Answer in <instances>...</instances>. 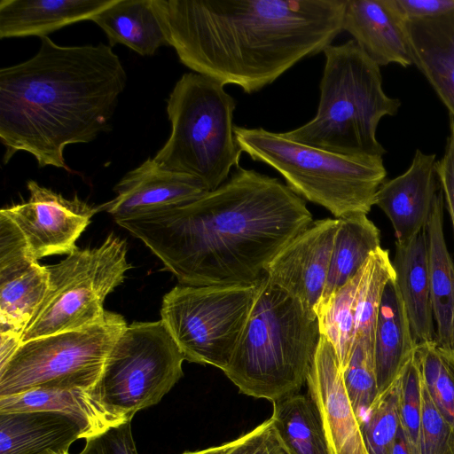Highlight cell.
Returning a JSON list of instances; mask_svg holds the SVG:
<instances>
[{
  "instance_id": "obj_1",
  "label": "cell",
  "mask_w": 454,
  "mask_h": 454,
  "mask_svg": "<svg viewBox=\"0 0 454 454\" xmlns=\"http://www.w3.org/2000/svg\"><path fill=\"white\" fill-rule=\"evenodd\" d=\"M313 222L305 200L279 179L240 166L199 199L116 221L181 285H253Z\"/></svg>"
},
{
  "instance_id": "obj_2",
  "label": "cell",
  "mask_w": 454,
  "mask_h": 454,
  "mask_svg": "<svg viewBox=\"0 0 454 454\" xmlns=\"http://www.w3.org/2000/svg\"><path fill=\"white\" fill-rule=\"evenodd\" d=\"M347 0H153L180 62L223 85L261 90L343 31Z\"/></svg>"
},
{
  "instance_id": "obj_3",
  "label": "cell",
  "mask_w": 454,
  "mask_h": 454,
  "mask_svg": "<svg viewBox=\"0 0 454 454\" xmlns=\"http://www.w3.org/2000/svg\"><path fill=\"white\" fill-rule=\"evenodd\" d=\"M40 41L31 59L0 70L3 162L27 152L39 168L70 171L65 148L92 142L110 129L127 74L110 45Z\"/></svg>"
},
{
  "instance_id": "obj_4",
  "label": "cell",
  "mask_w": 454,
  "mask_h": 454,
  "mask_svg": "<svg viewBox=\"0 0 454 454\" xmlns=\"http://www.w3.org/2000/svg\"><path fill=\"white\" fill-rule=\"evenodd\" d=\"M320 337L317 315L265 277L223 372L241 394L278 401L307 382Z\"/></svg>"
},
{
  "instance_id": "obj_5",
  "label": "cell",
  "mask_w": 454,
  "mask_h": 454,
  "mask_svg": "<svg viewBox=\"0 0 454 454\" xmlns=\"http://www.w3.org/2000/svg\"><path fill=\"white\" fill-rule=\"evenodd\" d=\"M323 52L317 114L285 137L343 155L383 157L377 128L381 118L397 114L400 100L384 92L380 66L355 40L331 44Z\"/></svg>"
},
{
  "instance_id": "obj_6",
  "label": "cell",
  "mask_w": 454,
  "mask_h": 454,
  "mask_svg": "<svg viewBox=\"0 0 454 454\" xmlns=\"http://www.w3.org/2000/svg\"><path fill=\"white\" fill-rule=\"evenodd\" d=\"M234 133L242 152L272 167L297 195L325 207L335 218L367 215L385 182L382 157L343 155L262 128L235 126Z\"/></svg>"
},
{
  "instance_id": "obj_7",
  "label": "cell",
  "mask_w": 454,
  "mask_h": 454,
  "mask_svg": "<svg viewBox=\"0 0 454 454\" xmlns=\"http://www.w3.org/2000/svg\"><path fill=\"white\" fill-rule=\"evenodd\" d=\"M235 108L234 98L216 80L195 72L183 74L167 100L169 137L153 160L198 178L208 192L216 189L239 167Z\"/></svg>"
},
{
  "instance_id": "obj_8",
  "label": "cell",
  "mask_w": 454,
  "mask_h": 454,
  "mask_svg": "<svg viewBox=\"0 0 454 454\" xmlns=\"http://www.w3.org/2000/svg\"><path fill=\"white\" fill-rule=\"evenodd\" d=\"M184 356L162 320L127 325L90 393L114 416L131 421L157 404L183 377Z\"/></svg>"
},
{
  "instance_id": "obj_9",
  "label": "cell",
  "mask_w": 454,
  "mask_h": 454,
  "mask_svg": "<svg viewBox=\"0 0 454 454\" xmlns=\"http://www.w3.org/2000/svg\"><path fill=\"white\" fill-rule=\"evenodd\" d=\"M130 267L126 241L114 233L96 247H77L63 261L47 266L49 290L21 343L102 322L105 299L123 282Z\"/></svg>"
},
{
  "instance_id": "obj_10",
  "label": "cell",
  "mask_w": 454,
  "mask_h": 454,
  "mask_svg": "<svg viewBox=\"0 0 454 454\" xmlns=\"http://www.w3.org/2000/svg\"><path fill=\"white\" fill-rule=\"evenodd\" d=\"M127 325L121 315L106 311L91 326L22 342L0 367V396L38 387L92 389Z\"/></svg>"
},
{
  "instance_id": "obj_11",
  "label": "cell",
  "mask_w": 454,
  "mask_h": 454,
  "mask_svg": "<svg viewBox=\"0 0 454 454\" xmlns=\"http://www.w3.org/2000/svg\"><path fill=\"white\" fill-rule=\"evenodd\" d=\"M262 281L253 285L202 286L180 284L164 295L160 319L185 360L222 371L227 367Z\"/></svg>"
},
{
  "instance_id": "obj_12",
  "label": "cell",
  "mask_w": 454,
  "mask_h": 454,
  "mask_svg": "<svg viewBox=\"0 0 454 454\" xmlns=\"http://www.w3.org/2000/svg\"><path fill=\"white\" fill-rule=\"evenodd\" d=\"M27 201L4 207L0 213L12 220L22 232L35 256L41 259L53 254H69L77 247L76 240L98 213L76 195L66 199L35 181L27 184Z\"/></svg>"
},
{
  "instance_id": "obj_13",
  "label": "cell",
  "mask_w": 454,
  "mask_h": 454,
  "mask_svg": "<svg viewBox=\"0 0 454 454\" xmlns=\"http://www.w3.org/2000/svg\"><path fill=\"white\" fill-rule=\"evenodd\" d=\"M48 290L47 266L38 263L20 229L0 213V333L21 339Z\"/></svg>"
},
{
  "instance_id": "obj_14",
  "label": "cell",
  "mask_w": 454,
  "mask_h": 454,
  "mask_svg": "<svg viewBox=\"0 0 454 454\" xmlns=\"http://www.w3.org/2000/svg\"><path fill=\"white\" fill-rule=\"evenodd\" d=\"M338 226V218L313 221L266 268L265 277L270 283L315 314L325 290Z\"/></svg>"
},
{
  "instance_id": "obj_15",
  "label": "cell",
  "mask_w": 454,
  "mask_h": 454,
  "mask_svg": "<svg viewBox=\"0 0 454 454\" xmlns=\"http://www.w3.org/2000/svg\"><path fill=\"white\" fill-rule=\"evenodd\" d=\"M307 385L323 425L330 454H369L344 385L333 345L321 335Z\"/></svg>"
},
{
  "instance_id": "obj_16",
  "label": "cell",
  "mask_w": 454,
  "mask_h": 454,
  "mask_svg": "<svg viewBox=\"0 0 454 454\" xmlns=\"http://www.w3.org/2000/svg\"><path fill=\"white\" fill-rule=\"evenodd\" d=\"M114 191L116 197L97 210L107 212L115 222L182 206L208 192L198 178L168 170L153 158L129 171Z\"/></svg>"
},
{
  "instance_id": "obj_17",
  "label": "cell",
  "mask_w": 454,
  "mask_h": 454,
  "mask_svg": "<svg viewBox=\"0 0 454 454\" xmlns=\"http://www.w3.org/2000/svg\"><path fill=\"white\" fill-rule=\"evenodd\" d=\"M435 163V154L417 149L407 170L379 187L375 205L390 220L395 243L407 242L426 228L441 190Z\"/></svg>"
},
{
  "instance_id": "obj_18",
  "label": "cell",
  "mask_w": 454,
  "mask_h": 454,
  "mask_svg": "<svg viewBox=\"0 0 454 454\" xmlns=\"http://www.w3.org/2000/svg\"><path fill=\"white\" fill-rule=\"evenodd\" d=\"M343 31L380 67L413 65L405 20L393 0H347Z\"/></svg>"
},
{
  "instance_id": "obj_19",
  "label": "cell",
  "mask_w": 454,
  "mask_h": 454,
  "mask_svg": "<svg viewBox=\"0 0 454 454\" xmlns=\"http://www.w3.org/2000/svg\"><path fill=\"white\" fill-rule=\"evenodd\" d=\"M412 63L454 118V11L405 21Z\"/></svg>"
},
{
  "instance_id": "obj_20",
  "label": "cell",
  "mask_w": 454,
  "mask_h": 454,
  "mask_svg": "<svg viewBox=\"0 0 454 454\" xmlns=\"http://www.w3.org/2000/svg\"><path fill=\"white\" fill-rule=\"evenodd\" d=\"M84 435L79 424L46 411L0 412V454H69Z\"/></svg>"
},
{
  "instance_id": "obj_21",
  "label": "cell",
  "mask_w": 454,
  "mask_h": 454,
  "mask_svg": "<svg viewBox=\"0 0 454 454\" xmlns=\"http://www.w3.org/2000/svg\"><path fill=\"white\" fill-rule=\"evenodd\" d=\"M392 263L416 346L436 340L426 228L411 240L395 243Z\"/></svg>"
},
{
  "instance_id": "obj_22",
  "label": "cell",
  "mask_w": 454,
  "mask_h": 454,
  "mask_svg": "<svg viewBox=\"0 0 454 454\" xmlns=\"http://www.w3.org/2000/svg\"><path fill=\"white\" fill-rule=\"evenodd\" d=\"M115 0H1L0 38L47 36L90 20Z\"/></svg>"
},
{
  "instance_id": "obj_23",
  "label": "cell",
  "mask_w": 454,
  "mask_h": 454,
  "mask_svg": "<svg viewBox=\"0 0 454 454\" xmlns=\"http://www.w3.org/2000/svg\"><path fill=\"white\" fill-rule=\"evenodd\" d=\"M415 348L394 277L385 286L375 327L374 365L379 395L398 378L412 357Z\"/></svg>"
},
{
  "instance_id": "obj_24",
  "label": "cell",
  "mask_w": 454,
  "mask_h": 454,
  "mask_svg": "<svg viewBox=\"0 0 454 454\" xmlns=\"http://www.w3.org/2000/svg\"><path fill=\"white\" fill-rule=\"evenodd\" d=\"M28 411H53L73 419L81 427L84 439L125 423L111 414L90 390L38 387L0 396V412Z\"/></svg>"
},
{
  "instance_id": "obj_25",
  "label": "cell",
  "mask_w": 454,
  "mask_h": 454,
  "mask_svg": "<svg viewBox=\"0 0 454 454\" xmlns=\"http://www.w3.org/2000/svg\"><path fill=\"white\" fill-rule=\"evenodd\" d=\"M90 20L105 32L111 47L123 44L141 56H153L168 46L153 0H115Z\"/></svg>"
},
{
  "instance_id": "obj_26",
  "label": "cell",
  "mask_w": 454,
  "mask_h": 454,
  "mask_svg": "<svg viewBox=\"0 0 454 454\" xmlns=\"http://www.w3.org/2000/svg\"><path fill=\"white\" fill-rule=\"evenodd\" d=\"M443 204L444 198L441 189L436 196L426 231L436 341L441 348L450 351L454 305V263L443 233Z\"/></svg>"
},
{
  "instance_id": "obj_27",
  "label": "cell",
  "mask_w": 454,
  "mask_h": 454,
  "mask_svg": "<svg viewBox=\"0 0 454 454\" xmlns=\"http://www.w3.org/2000/svg\"><path fill=\"white\" fill-rule=\"evenodd\" d=\"M338 219L339 226L320 301L355 277L370 255L381 247L380 231L367 215L356 214Z\"/></svg>"
},
{
  "instance_id": "obj_28",
  "label": "cell",
  "mask_w": 454,
  "mask_h": 454,
  "mask_svg": "<svg viewBox=\"0 0 454 454\" xmlns=\"http://www.w3.org/2000/svg\"><path fill=\"white\" fill-rule=\"evenodd\" d=\"M273 426L288 454H330L317 408L294 394L273 402Z\"/></svg>"
},
{
  "instance_id": "obj_29",
  "label": "cell",
  "mask_w": 454,
  "mask_h": 454,
  "mask_svg": "<svg viewBox=\"0 0 454 454\" xmlns=\"http://www.w3.org/2000/svg\"><path fill=\"white\" fill-rule=\"evenodd\" d=\"M364 270V265L355 277L320 301L316 309L321 335L333 345L342 369L355 340L356 295Z\"/></svg>"
},
{
  "instance_id": "obj_30",
  "label": "cell",
  "mask_w": 454,
  "mask_h": 454,
  "mask_svg": "<svg viewBox=\"0 0 454 454\" xmlns=\"http://www.w3.org/2000/svg\"><path fill=\"white\" fill-rule=\"evenodd\" d=\"M414 358L423 386L454 434V356L434 340L417 345Z\"/></svg>"
},
{
  "instance_id": "obj_31",
  "label": "cell",
  "mask_w": 454,
  "mask_h": 454,
  "mask_svg": "<svg viewBox=\"0 0 454 454\" xmlns=\"http://www.w3.org/2000/svg\"><path fill=\"white\" fill-rule=\"evenodd\" d=\"M395 277L389 252L382 247L373 252L364 264L356 302L355 340L374 347L377 317L387 282Z\"/></svg>"
},
{
  "instance_id": "obj_32",
  "label": "cell",
  "mask_w": 454,
  "mask_h": 454,
  "mask_svg": "<svg viewBox=\"0 0 454 454\" xmlns=\"http://www.w3.org/2000/svg\"><path fill=\"white\" fill-rule=\"evenodd\" d=\"M342 375L348 397L361 425L379 395L374 347L364 340L354 341L348 363L342 369Z\"/></svg>"
},
{
  "instance_id": "obj_33",
  "label": "cell",
  "mask_w": 454,
  "mask_h": 454,
  "mask_svg": "<svg viewBox=\"0 0 454 454\" xmlns=\"http://www.w3.org/2000/svg\"><path fill=\"white\" fill-rule=\"evenodd\" d=\"M400 380L398 378L380 394L361 423L369 454H389L400 427Z\"/></svg>"
},
{
  "instance_id": "obj_34",
  "label": "cell",
  "mask_w": 454,
  "mask_h": 454,
  "mask_svg": "<svg viewBox=\"0 0 454 454\" xmlns=\"http://www.w3.org/2000/svg\"><path fill=\"white\" fill-rule=\"evenodd\" d=\"M400 427L416 453L422 414L421 377L414 354L399 375Z\"/></svg>"
},
{
  "instance_id": "obj_35",
  "label": "cell",
  "mask_w": 454,
  "mask_h": 454,
  "mask_svg": "<svg viewBox=\"0 0 454 454\" xmlns=\"http://www.w3.org/2000/svg\"><path fill=\"white\" fill-rule=\"evenodd\" d=\"M422 414L415 454H454V434L431 401L421 380Z\"/></svg>"
},
{
  "instance_id": "obj_36",
  "label": "cell",
  "mask_w": 454,
  "mask_h": 454,
  "mask_svg": "<svg viewBox=\"0 0 454 454\" xmlns=\"http://www.w3.org/2000/svg\"><path fill=\"white\" fill-rule=\"evenodd\" d=\"M224 454H288L270 419L232 441Z\"/></svg>"
},
{
  "instance_id": "obj_37",
  "label": "cell",
  "mask_w": 454,
  "mask_h": 454,
  "mask_svg": "<svg viewBox=\"0 0 454 454\" xmlns=\"http://www.w3.org/2000/svg\"><path fill=\"white\" fill-rule=\"evenodd\" d=\"M85 440V445L78 454H138L130 421Z\"/></svg>"
},
{
  "instance_id": "obj_38",
  "label": "cell",
  "mask_w": 454,
  "mask_h": 454,
  "mask_svg": "<svg viewBox=\"0 0 454 454\" xmlns=\"http://www.w3.org/2000/svg\"><path fill=\"white\" fill-rule=\"evenodd\" d=\"M449 128L445 152L442 158L436 160L435 170L454 230V118L450 115Z\"/></svg>"
},
{
  "instance_id": "obj_39",
  "label": "cell",
  "mask_w": 454,
  "mask_h": 454,
  "mask_svg": "<svg viewBox=\"0 0 454 454\" xmlns=\"http://www.w3.org/2000/svg\"><path fill=\"white\" fill-rule=\"evenodd\" d=\"M393 3L405 21L436 18L454 11V0H393Z\"/></svg>"
},
{
  "instance_id": "obj_40",
  "label": "cell",
  "mask_w": 454,
  "mask_h": 454,
  "mask_svg": "<svg viewBox=\"0 0 454 454\" xmlns=\"http://www.w3.org/2000/svg\"><path fill=\"white\" fill-rule=\"evenodd\" d=\"M389 454H414V450L401 427L398 429Z\"/></svg>"
},
{
  "instance_id": "obj_41",
  "label": "cell",
  "mask_w": 454,
  "mask_h": 454,
  "mask_svg": "<svg viewBox=\"0 0 454 454\" xmlns=\"http://www.w3.org/2000/svg\"><path fill=\"white\" fill-rule=\"evenodd\" d=\"M232 441L223 443L219 446L207 448L202 450L188 451L183 454H224L226 450L231 446Z\"/></svg>"
},
{
  "instance_id": "obj_42",
  "label": "cell",
  "mask_w": 454,
  "mask_h": 454,
  "mask_svg": "<svg viewBox=\"0 0 454 454\" xmlns=\"http://www.w3.org/2000/svg\"><path fill=\"white\" fill-rule=\"evenodd\" d=\"M450 352L454 356V305L452 310Z\"/></svg>"
}]
</instances>
